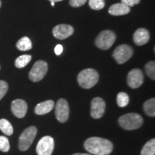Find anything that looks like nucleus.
I'll use <instances>...</instances> for the list:
<instances>
[{"label":"nucleus","mask_w":155,"mask_h":155,"mask_svg":"<svg viewBox=\"0 0 155 155\" xmlns=\"http://www.w3.org/2000/svg\"><path fill=\"white\" fill-rule=\"evenodd\" d=\"M8 88V84L6 81H0V100H2V98L7 94Z\"/></svg>","instance_id":"26"},{"label":"nucleus","mask_w":155,"mask_h":155,"mask_svg":"<svg viewBox=\"0 0 155 155\" xmlns=\"http://www.w3.org/2000/svg\"><path fill=\"white\" fill-rule=\"evenodd\" d=\"M16 46L17 49L20 51H28V50L32 49V44L30 38L28 37H23L18 40Z\"/></svg>","instance_id":"17"},{"label":"nucleus","mask_w":155,"mask_h":155,"mask_svg":"<svg viewBox=\"0 0 155 155\" xmlns=\"http://www.w3.org/2000/svg\"><path fill=\"white\" fill-rule=\"evenodd\" d=\"M1 6H2V2L1 0H0V8H1Z\"/></svg>","instance_id":"33"},{"label":"nucleus","mask_w":155,"mask_h":155,"mask_svg":"<svg viewBox=\"0 0 155 155\" xmlns=\"http://www.w3.org/2000/svg\"><path fill=\"white\" fill-rule=\"evenodd\" d=\"M130 10L129 7H127L122 3H117L110 7L108 12L110 15H114V16H121V15H125L129 13Z\"/></svg>","instance_id":"16"},{"label":"nucleus","mask_w":155,"mask_h":155,"mask_svg":"<svg viewBox=\"0 0 155 155\" xmlns=\"http://www.w3.org/2000/svg\"><path fill=\"white\" fill-rule=\"evenodd\" d=\"M116 34L111 30H104L97 36L95 44L101 50H108L116 41Z\"/></svg>","instance_id":"5"},{"label":"nucleus","mask_w":155,"mask_h":155,"mask_svg":"<svg viewBox=\"0 0 155 155\" xmlns=\"http://www.w3.org/2000/svg\"><path fill=\"white\" fill-rule=\"evenodd\" d=\"M32 60V56L30 55H22L19 56L15 60V66L17 68H23L30 63Z\"/></svg>","instance_id":"21"},{"label":"nucleus","mask_w":155,"mask_h":155,"mask_svg":"<svg viewBox=\"0 0 155 155\" xmlns=\"http://www.w3.org/2000/svg\"><path fill=\"white\" fill-rule=\"evenodd\" d=\"M118 122L125 130H135L142 126L143 118L139 114L129 113L119 117Z\"/></svg>","instance_id":"3"},{"label":"nucleus","mask_w":155,"mask_h":155,"mask_svg":"<svg viewBox=\"0 0 155 155\" xmlns=\"http://www.w3.org/2000/svg\"><path fill=\"white\" fill-rule=\"evenodd\" d=\"M72 155H91V154H88V153H75V154H73Z\"/></svg>","instance_id":"30"},{"label":"nucleus","mask_w":155,"mask_h":155,"mask_svg":"<svg viewBox=\"0 0 155 155\" xmlns=\"http://www.w3.org/2000/svg\"><path fill=\"white\" fill-rule=\"evenodd\" d=\"M84 148L94 155H109L113 152V143L108 139L93 137L87 139L83 144Z\"/></svg>","instance_id":"1"},{"label":"nucleus","mask_w":155,"mask_h":155,"mask_svg":"<svg viewBox=\"0 0 155 155\" xmlns=\"http://www.w3.org/2000/svg\"><path fill=\"white\" fill-rule=\"evenodd\" d=\"M145 71L147 75L152 80L155 79V63L154 61H150L145 65Z\"/></svg>","instance_id":"23"},{"label":"nucleus","mask_w":155,"mask_h":155,"mask_svg":"<svg viewBox=\"0 0 155 155\" xmlns=\"http://www.w3.org/2000/svg\"><path fill=\"white\" fill-rule=\"evenodd\" d=\"M55 147V141L53 137L45 136L40 139L36 147L38 155H51Z\"/></svg>","instance_id":"8"},{"label":"nucleus","mask_w":155,"mask_h":155,"mask_svg":"<svg viewBox=\"0 0 155 155\" xmlns=\"http://www.w3.org/2000/svg\"><path fill=\"white\" fill-rule=\"evenodd\" d=\"M50 2H61L63 0H49Z\"/></svg>","instance_id":"31"},{"label":"nucleus","mask_w":155,"mask_h":155,"mask_svg":"<svg viewBox=\"0 0 155 155\" xmlns=\"http://www.w3.org/2000/svg\"><path fill=\"white\" fill-rule=\"evenodd\" d=\"M144 111L147 116L150 117H154L155 116V98H152L150 99L147 100L144 102Z\"/></svg>","instance_id":"18"},{"label":"nucleus","mask_w":155,"mask_h":155,"mask_svg":"<svg viewBox=\"0 0 155 155\" xmlns=\"http://www.w3.org/2000/svg\"><path fill=\"white\" fill-rule=\"evenodd\" d=\"M116 102H117V105L119 107H125L129 103V96L124 92H120L118 94L117 97H116Z\"/></svg>","instance_id":"22"},{"label":"nucleus","mask_w":155,"mask_h":155,"mask_svg":"<svg viewBox=\"0 0 155 155\" xmlns=\"http://www.w3.org/2000/svg\"><path fill=\"white\" fill-rule=\"evenodd\" d=\"M38 129L35 126L27 128L22 133L19 139V149L22 152L27 151L32 144L35 139Z\"/></svg>","instance_id":"4"},{"label":"nucleus","mask_w":155,"mask_h":155,"mask_svg":"<svg viewBox=\"0 0 155 155\" xmlns=\"http://www.w3.org/2000/svg\"><path fill=\"white\" fill-rule=\"evenodd\" d=\"M70 115V107L68 103L64 98H60L55 105V116L58 121L65 123L68 120Z\"/></svg>","instance_id":"9"},{"label":"nucleus","mask_w":155,"mask_h":155,"mask_svg":"<svg viewBox=\"0 0 155 155\" xmlns=\"http://www.w3.org/2000/svg\"><path fill=\"white\" fill-rule=\"evenodd\" d=\"M140 155H155V139H152L144 145Z\"/></svg>","instance_id":"19"},{"label":"nucleus","mask_w":155,"mask_h":155,"mask_svg":"<svg viewBox=\"0 0 155 155\" xmlns=\"http://www.w3.org/2000/svg\"><path fill=\"white\" fill-rule=\"evenodd\" d=\"M87 0H70V5L73 7H79L84 5Z\"/></svg>","instance_id":"27"},{"label":"nucleus","mask_w":155,"mask_h":155,"mask_svg":"<svg viewBox=\"0 0 155 155\" xmlns=\"http://www.w3.org/2000/svg\"><path fill=\"white\" fill-rule=\"evenodd\" d=\"M133 48L128 45H121L114 50L113 57L118 64H124L132 57Z\"/></svg>","instance_id":"7"},{"label":"nucleus","mask_w":155,"mask_h":155,"mask_svg":"<svg viewBox=\"0 0 155 155\" xmlns=\"http://www.w3.org/2000/svg\"><path fill=\"white\" fill-rule=\"evenodd\" d=\"M0 130L7 136H11L14 132L12 125L7 119H0Z\"/></svg>","instance_id":"20"},{"label":"nucleus","mask_w":155,"mask_h":155,"mask_svg":"<svg viewBox=\"0 0 155 155\" xmlns=\"http://www.w3.org/2000/svg\"><path fill=\"white\" fill-rule=\"evenodd\" d=\"M78 83L81 88H91L96 85L99 80V75L96 70L87 68L79 73L78 75Z\"/></svg>","instance_id":"2"},{"label":"nucleus","mask_w":155,"mask_h":155,"mask_svg":"<svg viewBox=\"0 0 155 155\" xmlns=\"http://www.w3.org/2000/svg\"><path fill=\"white\" fill-rule=\"evenodd\" d=\"M150 34L149 31L144 28H139L134 34V42L137 45L141 46L149 42Z\"/></svg>","instance_id":"14"},{"label":"nucleus","mask_w":155,"mask_h":155,"mask_svg":"<svg viewBox=\"0 0 155 155\" xmlns=\"http://www.w3.org/2000/svg\"><path fill=\"white\" fill-rule=\"evenodd\" d=\"M48 70V63L45 61H37L29 73V78L32 82H39L45 76Z\"/></svg>","instance_id":"6"},{"label":"nucleus","mask_w":155,"mask_h":155,"mask_svg":"<svg viewBox=\"0 0 155 155\" xmlns=\"http://www.w3.org/2000/svg\"><path fill=\"white\" fill-rule=\"evenodd\" d=\"M51 5L53 6V7H54V6H55V2H51Z\"/></svg>","instance_id":"32"},{"label":"nucleus","mask_w":155,"mask_h":155,"mask_svg":"<svg viewBox=\"0 0 155 155\" xmlns=\"http://www.w3.org/2000/svg\"><path fill=\"white\" fill-rule=\"evenodd\" d=\"M127 7H134L136 5L140 3V0H121V2Z\"/></svg>","instance_id":"28"},{"label":"nucleus","mask_w":155,"mask_h":155,"mask_svg":"<svg viewBox=\"0 0 155 155\" xmlns=\"http://www.w3.org/2000/svg\"><path fill=\"white\" fill-rule=\"evenodd\" d=\"M10 144L8 138L4 136H0V151L3 152H9Z\"/></svg>","instance_id":"25"},{"label":"nucleus","mask_w":155,"mask_h":155,"mask_svg":"<svg viewBox=\"0 0 155 155\" xmlns=\"http://www.w3.org/2000/svg\"><path fill=\"white\" fill-rule=\"evenodd\" d=\"M106 110V103L103 98L96 97L91 101V115L95 119H101Z\"/></svg>","instance_id":"11"},{"label":"nucleus","mask_w":155,"mask_h":155,"mask_svg":"<svg viewBox=\"0 0 155 155\" xmlns=\"http://www.w3.org/2000/svg\"><path fill=\"white\" fill-rule=\"evenodd\" d=\"M55 53L57 55H60L61 54L63 53V46L61 45H56V47L55 48Z\"/></svg>","instance_id":"29"},{"label":"nucleus","mask_w":155,"mask_h":155,"mask_svg":"<svg viewBox=\"0 0 155 155\" xmlns=\"http://www.w3.org/2000/svg\"><path fill=\"white\" fill-rule=\"evenodd\" d=\"M88 5L92 9L100 10L105 7L104 0H89Z\"/></svg>","instance_id":"24"},{"label":"nucleus","mask_w":155,"mask_h":155,"mask_svg":"<svg viewBox=\"0 0 155 155\" xmlns=\"http://www.w3.org/2000/svg\"><path fill=\"white\" fill-rule=\"evenodd\" d=\"M74 30L73 27L69 25L61 24L55 26L53 30V36L58 40H65L73 34Z\"/></svg>","instance_id":"12"},{"label":"nucleus","mask_w":155,"mask_h":155,"mask_svg":"<svg viewBox=\"0 0 155 155\" xmlns=\"http://www.w3.org/2000/svg\"><path fill=\"white\" fill-rule=\"evenodd\" d=\"M55 103L53 100H48L38 104L35 108V113L37 115H45L53 109Z\"/></svg>","instance_id":"15"},{"label":"nucleus","mask_w":155,"mask_h":155,"mask_svg":"<svg viewBox=\"0 0 155 155\" xmlns=\"http://www.w3.org/2000/svg\"><path fill=\"white\" fill-rule=\"evenodd\" d=\"M144 74L140 69H132L128 73L127 84L131 88L135 89L139 88L144 83Z\"/></svg>","instance_id":"10"},{"label":"nucleus","mask_w":155,"mask_h":155,"mask_svg":"<svg viewBox=\"0 0 155 155\" xmlns=\"http://www.w3.org/2000/svg\"><path fill=\"white\" fill-rule=\"evenodd\" d=\"M28 104L22 99H15L12 102L11 110L13 114L17 118H24L28 111Z\"/></svg>","instance_id":"13"}]
</instances>
